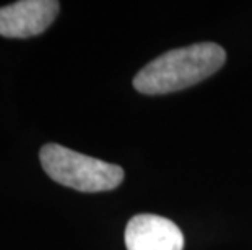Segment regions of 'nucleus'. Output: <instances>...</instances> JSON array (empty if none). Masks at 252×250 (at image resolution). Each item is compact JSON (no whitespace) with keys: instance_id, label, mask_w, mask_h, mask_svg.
Masks as SVG:
<instances>
[{"instance_id":"obj_2","label":"nucleus","mask_w":252,"mask_h":250,"mask_svg":"<svg viewBox=\"0 0 252 250\" xmlns=\"http://www.w3.org/2000/svg\"><path fill=\"white\" fill-rule=\"evenodd\" d=\"M41 166L57 184L78 192H108L124 180V169L49 143L41 148Z\"/></svg>"},{"instance_id":"obj_1","label":"nucleus","mask_w":252,"mask_h":250,"mask_svg":"<svg viewBox=\"0 0 252 250\" xmlns=\"http://www.w3.org/2000/svg\"><path fill=\"white\" fill-rule=\"evenodd\" d=\"M226 52L215 42H198L157 57L133 78V88L143 94L181 91L202 82L223 67Z\"/></svg>"},{"instance_id":"obj_4","label":"nucleus","mask_w":252,"mask_h":250,"mask_svg":"<svg viewBox=\"0 0 252 250\" xmlns=\"http://www.w3.org/2000/svg\"><path fill=\"white\" fill-rule=\"evenodd\" d=\"M127 250H182L184 236L168 218L137 215L126 227Z\"/></svg>"},{"instance_id":"obj_3","label":"nucleus","mask_w":252,"mask_h":250,"mask_svg":"<svg viewBox=\"0 0 252 250\" xmlns=\"http://www.w3.org/2000/svg\"><path fill=\"white\" fill-rule=\"evenodd\" d=\"M56 0H21L0 8V36L25 39L49 28L59 13Z\"/></svg>"}]
</instances>
